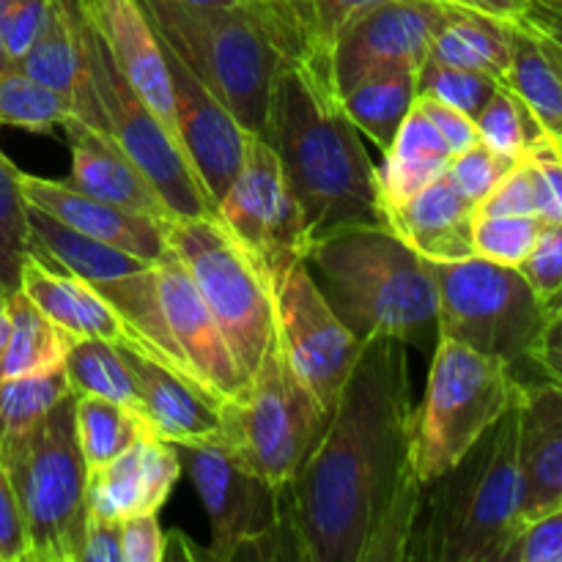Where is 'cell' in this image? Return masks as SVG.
Instances as JSON below:
<instances>
[{
	"label": "cell",
	"mask_w": 562,
	"mask_h": 562,
	"mask_svg": "<svg viewBox=\"0 0 562 562\" xmlns=\"http://www.w3.org/2000/svg\"><path fill=\"white\" fill-rule=\"evenodd\" d=\"M80 75L71 93V115L108 135L168 203L176 217H217V206L203 190L173 132L140 99L115 66L108 44L77 5Z\"/></svg>",
	"instance_id": "8992f818"
},
{
	"label": "cell",
	"mask_w": 562,
	"mask_h": 562,
	"mask_svg": "<svg viewBox=\"0 0 562 562\" xmlns=\"http://www.w3.org/2000/svg\"><path fill=\"white\" fill-rule=\"evenodd\" d=\"M538 192V217L543 223H562V143L543 132L525 151Z\"/></svg>",
	"instance_id": "b9f144b4"
},
{
	"label": "cell",
	"mask_w": 562,
	"mask_h": 562,
	"mask_svg": "<svg viewBox=\"0 0 562 562\" xmlns=\"http://www.w3.org/2000/svg\"><path fill=\"white\" fill-rule=\"evenodd\" d=\"M450 159H453V151L442 140L431 119L417 108L415 99V108L401 124L393 146L384 151L382 168H376L382 214L384 209L409 201L428 181L442 176Z\"/></svg>",
	"instance_id": "83f0119b"
},
{
	"label": "cell",
	"mask_w": 562,
	"mask_h": 562,
	"mask_svg": "<svg viewBox=\"0 0 562 562\" xmlns=\"http://www.w3.org/2000/svg\"><path fill=\"white\" fill-rule=\"evenodd\" d=\"M530 27H532V25H530ZM536 33H538V31H536ZM538 36H541V44H543V49H547L549 60H552V64H554V69H558L560 75H562V47H560V44H554L552 38L543 36V33H538Z\"/></svg>",
	"instance_id": "9f6ffc18"
},
{
	"label": "cell",
	"mask_w": 562,
	"mask_h": 562,
	"mask_svg": "<svg viewBox=\"0 0 562 562\" xmlns=\"http://www.w3.org/2000/svg\"><path fill=\"white\" fill-rule=\"evenodd\" d=\"M530 366H536L547 379L562 384V318H549L541 338L530 351Z\"/></svg>",
	"instance_id": "816d5d0a"
},
{
	"label": "cell",
	"mask_w": 562,
	"mask_h": 562,
	"mask_svg": "<svg viewBox=\"0 0 562 562\" xmlns=\"http://www.w3.org/2000/svg\"><path fill=\"white\" fill-rule=\"evenodd\" d=\"M75 428L82 461L91 475L119 459L143 431H148V423L146 417L115 401L99 398V395H77Z\"/></svg>",
	"instance_id": "d6a6232c"
},
{
	"label": "cell",
	"mask_w": 562,
	"mask_h": 562,
	"mask_svg": "<svg viewBox=\"0 0 562 562\" xmlns=\"http://www.w3.org/2000/svg\"><path fill=\"white\" fill-rule=\"evenodd\" d=\"M217 217L267 272L278 278L296 261H305L307 239L300 206L285 184L278 151L263 137L250 135L245 162L217 206Z\"/></svg>",
	"instance_id": "9a60e30c"
},
{
	"label": "cell",
	"mask_w": 562,
	"mask_h": 562,
	"mask_svg": "<svg viewBox=\"0 0 562 562\" xmlns=\"http://www.w3.org/2000/svg\"><path fill=\"white\" fill-rule=\"evenodd\" d=\"M472 220L475 203L461 195L448 173L428 181L409 201L384 209V225L431 263L464 261L475 256Z\"/></svg>",
	"instance_id": "d4e9b609"
},
{
	"label": "cell",
	"mask_w": 562,
	"mask_h": 562,
	"mask_svg": "<svg viewBox=\"0 0 562 562\" xmlns=\"http://www.w3.org/2000/svg\"><path fill=\"white\" fill-rule=\"evenodd\" d=\"M503 86L492 75H483L475 69H461V66H448L442 60L426 58L417 69V97L437 99V102L450 104L461 110L470 119H475L494 91Z\"/></svg>",
	"instance_id": "f35d334b"
},
{
	"label": "cell",
	"mask_w": 562,
	"mask_h": 562,
	"mask_svg": "<svg viewBox=\"0 0 562 562\" xmlns=\"http://www.w3.org/2000/svg\"><path fill=\"white\" fill-rule=\"evenodd\" d=\"M263 140L278 151L311 245L351 225H384L376 165L340 102L333 53L285 49Z\"/></svg>",
	"instance_id": "7a4b0ae2"
},
{
	"label": "cell",
	"mask_w": 562,
	"mask_h": 562,
	"mask_svg": "<svg viewBox=\"0 0 562 562\" xmlns=\"http://www.w3.org/2000/svg\"><path fill=\"white\" fill-rule=\"evenodd\" d=\"M27 201L22 195L20 168L0 151V289H20V269L31 252Z\"/></svg>",
	"instance_id": "8d00e7d4"
},
{
	"label": "cell",
	"mask_w": 562,
	"mask_h": 562,
	"mask_svg": "<svg viewBox=\"0 0 562 562\" xmlns=\"http://www.w3.org/2000/svg\"><path fill=\"white\" fill-rule=\"evenodd\" d=\"M439 3H459V0H439Z\"/></svg>",
	"instance_id": "91938a15"
},
{
	"label": "cell",
	"mask_w": 562,
	"mask_h": 562,
	"mask_svg": "<svg viewBox=\"0 0 562 562\" xmlns=\"http://www.w3.org/2000/svg\"><path fill=\"white\" fill-rule=\"evenodd\" d=\"M165 49L170 88H173L176 132L190 159L192 170L201 179L203 190L214 206L225 198L245 162V148L250 132L236 121V115L209 91L201 77L176 53Z\"/></svg>",
	"instance_id": "2e32d148"
},
{
	"label": "cell",
	"mask_w": 562,
	"mask_h": 562,
	"mask_svg": "<svg viewBox=\"0 0 562 562\" xmlns=\"http://www.w3.org/2000/svg\"><path fill=\"white\" fill-rule=\"evenodd\" d=\"M27 223H31V252L38 261L53 269H64L91 285L132 329L143 355L203 387L192 373L187 357L181 355L168 327V318H165L157 263L88 239L36 206L27 209Z\"/></svg>",
	"instance_id": "30bf717a"
},
{
	"label": "cell",
	"mask_w": 562,
	"mask_h": 562,
	"mask_svg": "<svg viewBox=\"0 0 562 562\" xmlns=\"http://www.w3.org/2000/svg\"><path fill=\"white\" fill-rule=\"evenodd\" d=\"M519 272L543 307L558 300L562 294V223H543L530 256L519 263Z\"/></svg>",
	"instance_id": "7bdbcfd3"
},
{
	"label": "cell",
	"mask_w": 562,
	"mask_h": 562,
	"mask_svg": "<svg viewBox=\"0 0 562 562\" xmlns=\"http://www.w3.org/2000/svg\"><path fill=\"white\" fill-rule=\"evenodd\" d=\"M69 115L71 99H66L64 93L36 82L16 64L0 71V126L47 135L60 130Z\"/></svg>",
	"instance_id": "e575fe53"
},
{
	"label": "cell",
	"mask_w": 562,
	"mask_h": 562,
	"mask_svg": "<svg viewBox=\"0 0 562 562\" xmlns=\"http://www.w3.org/2000/svg\"><path fill=\"white\" fill-rule=\"evenodd\" d=\"M439 0H379L338 33L333 47V75L338 93L349 91L368 71L384 64H412L428 58Z\"/></svg>",
	"instance_id": "e0dca14e"
},
{
	"label": "cell",
	"mask_w": 562,
	"mask_h": 562,
	"mask_svg": "<svg viewBox=\"0 0 562 562\" xmlns=\"http://www.w3.org/2000/svg\"><path fill=\"white\" fill-rule=\"evenodd\" d=\"M11 333L0 357V379L38 376V373L60 371L69 357L75 335L49 322L20 289L9 294Z\"/></svg>",
	"instance_id": "f546056e"
},
{
	"label": "cell",
	"mask_w": 562,
	"mask_h": 562,
	"mask_svg": "<svg viewBox=\"0 0 562 562\" xmlns=\"http://www.w3.org/2000/svg\"><path fill=\"white\" fill-rule=\"evenodd\" d=\"M20 184L22 195H25V201L31 206L42 209L44 214L58 220L66 228L88 236V239L119 247V250L140 256L151 263H162L170 256L162 220H154L148 214L126 212V209L113 206V203H104L99 198L75 190L66 181L42 179V176L22 173V170Z\"/></svg>",
	"instance_id": "d6986e66"
},
{
	"label": "cell",
	"mask_w": 562,
	"mask_h": 562,
	"mask_svg": "<svg viewBox=\"0 0 562 562\" xmlns=\"http://www.w3.org/2000/svg\"><path fill=\"white\" fill-rule=\"evenodd\" d=\"M459 3L483 11L488 16H497V20L521 22L527 16V11H530L532 0H459Z\"/></svg>",
	"instance_id": "db71d44e"
},
{
	"label": "cell",
	"mask_w": 562,
	"mask_h": 562,
	"mask_svg": "<svg viewBox=\"0 0 562 562\" xmlns=\"http://www.w3.org/2000/svg\"><path fill=\"white\" fill-rule=\"evenodd\" d=\"M547 313H549V318H562V294L547 307Z\"/></svg>",
	"instance_id": "680465c9"
},
{
	"label": "cell",
	"mask_w": 562,
	"mask_h": 562,
	"mask_svg": "<svg viewBox=\"0 0 562 562\" xmlns=\"http://www.w3.org/2000/svg\"><path fill=\"white\" fill-rule=\"evenodd\" d=\"M541 228V217L475 214V220H472V250L477 258L519 269V263L530 256Z\"/></svg>",
	"instance_id": "ab89813d"
},
{
	"label": "cell",
	"mask_w": 562,
	"mask_h": 562,
	"mask_svg": "<svg viewBox=\"0 0 562 562\" xmlns=\"http://www.w3.org/2000/svg\"><path fill=\"white\" fill-rule=\"evenodd\" d=\"M505 562H562V505L541 519L527 521L510 543Z\"/></svg>",
	"instance_id": "f6af8a7d"
},
{
	"label": "cell",
	"mask_w": 562,
	"mask_h": 562,
	"mask_svg": "<svg viewBox=\"0 0 562 562\" xmlns=\"http://www.w3.org/2000/svg\"><path fill=\"white\" fill-rule=\"evenodd\" d=\"M514 165L516 159L503 157V154H497L494 148H488L486 143L477 140L475 146H470L467 151L453 154V159L448 162L445 173H448L450 181L459 187L461 195L470 198L477 209V203L503 181V176L508 173Z\"/></svg>",
	"instance_id": "60d3db41"
},
{
	"label": "cell",
	"mask_w": 562,
	"mask_h": 562,
	"mask_svg": "<svg viewBox=\"0 0 562 562\" xmlns=\"http://www.w3.org/2000/svg\"><path fill=\"white\" fill-rule=\"evenodd\" d=\"M412 412L406 340H362L322 442L289 483L305 562H406L423 488Z\"/></svg>",
	"instance_id": "6da1fadb"
},
{
	"label": "cell",
	"mask_w": 562,
	"mask_h": 562,
	"mask_svg": "<svg viewBox=\"0 0 562 562\" xmlns=\"http://www.w3.org/2000/svg\"><path fill=\"white\" fill-rule=\"evenodd\" d=\"M417 108L431 119V124L437 126V132L442 135V140L448 143V148L453 154L467 151V148L475 146V143L481 140V137H477L475 119H470V115L461 113V110L428 97H417Z\"/></svg>",
	"instance_id": "681fc988"
},
{
	"label": "cell",
	"mask_w": 562,
	"mask_h": 562,
	"mask_svg": "<svg viewBox=\"0 0 562 562\" xmlns=\"http://www.w3.org/2000/svg\"><path fill=\"white\" fill-rule=\"evenodd\" d=\"M329 417L272 338L241 393L223 404V442L269 483L289 486L322 442Z\"/></svg>",
	"instance_id": "7c38bea8"
},
{
	"label": "cell",
	"mask_w": 562,
	"mask_h": 562,
	"mask_svg": "<svg viewBox=\"0 0 562 562\" xmlns=\"http://www.w3.org/2000/svg\"><path fill=\"white\" fill-rule=\"evenodd\" d=\"M510 25L461 3H442L428 58L475 69L503 82L510 66Z\"/></svg>",
	"instance_id": "4316f807"
},
{
	"label": "cell",
	"mask_w": 562,
	"mask_h": 562,
	"mask_svg": "<svg viewBox=\"0 0 562 562\" xmlns=\"http://www.w3.org/2000/svg\"><path fill=\"white\" fill-rule=\"evenodd\" d=\"M521 519L536 521L562 505V384L519 382Z\"/></svg>",
	"instance_id": "7402d4cb"
},
{
	"label": "cell",
	"mask_w": 562,
	"mask_h": 562,
	"mask_svg": "<svg viewBox=\"0 0 562 562\" xmlns=\"http://www.w3.org/2000/svg\"><path fill=\"white\" fill-rule=\"evenodd\" d=\"M157 278L168 327L179 344L181 355L190 362L195 379L206 393H212L223 404L236 398L250 376L231 351L217 318L203 302L201 291L195 289L184 263L170 252L162 263H157Z\"/></svg>",
	"instance_id": "ac0fdd59"
},
{
	"label": "cell",
	"mask_w": 562,
	"mask_h": 562,
	"mask_svg": "<svg viewBox=\"0 0 562 562\" xmlns=\"http://www.w3.org/2000/svg\"><path fill=\"white\" fill-rule=\"evenodd\" d=\"M143 401V417L170 445H201L223 439V401L159 366L143 351L119 346Z\"/></svg>",
	"instance_id": "603a6c76"
},
{
	"label": "cell",
	"mask_w": 562,
	"mask_h": 562,
	"mask_svg": "<svg viewBox=\"0 0 562 562\" xmlns=\"http://www.w3.org/2000/svg\"><path fill=\"white\" fill-rule=\"evenodd\" d=\"M77 562H124V549H121V521H110L102 519V516L88 514Z\"/></svg>",
	"instance_id": "f907efd6"
},
{
	"label": "cell",
	"mask_w": 562,
	"mask_h": 562,
	"mask_svg": "<svg viewBox=\"0 0 562 562\" xmlns=\"http://www.w3.org/2000/svg\"><path fill=\"white\" fill-rule=\"evenodd\" d=\"M181 475L176 445L148 428L119 459L88 475V514L124 521L140 514H159Z\"/></svg>",
	"instance_id": "ffe728a7"
},
{
	"label": "cell",
	"mask_w": 562,
	"mask_h": 562,
	"mask_svg": "<svg viewBox=\"0 0 562 562\" xmlns=\"http://www.w3.org/2000/svg\"><path fill=\"white\" fill-rule=\"evenodd\" d=\"M11 316H9V291L0 289V357H3L5 344H9Z\"/></svg>",
	"instance_id": "11a10c76"
},
{
	"label": "cell",
	"mask_w": 562,
	"mask_h": 562,
	"mask_svg": "<svg viewBox=\"0 0 562 562\" xmlns=\"http://www.w3.org/2000/svg\"><path fill=\"white\" fill-rule=\"evenodd\" d=\"M514 368L437 338L423 401L412 412V467L420 483L456 464L519 395Z\"/></svg>",
	"instance_id": "ba28073f"
},
{
	"label": "cell",
	"mask_w": 562,
	"mask_h": 562,
	"mask_svg": "<svg viewBox=\"0 0 562 562\" xmlns=\"http://www.w3.org/2000/svg\"><path fill=\"white\" fill-rule=\"evenodd\" d=\"M77 393L0 445L27 536V562H77L88 521V470L77 445Z\"/></svg>",
	"instance_id": "52a82bcc"
},
{
	"label": "cell",
	"mask_w": 562,
	"mask_h": 562,
	"mask_svg": "<svg viewBox=\"0 0 562 562\" xmlns=\"http://www.w3.org/2000/svg\"><path fill=\"white\" fill-rule=\"evenodd\" d=\"M503 86L530 108L543 132L562 143V75L525 20L510 25V66Z\"/></svg>",
	"instance_id": "4dcf8cb0"
},
{
	"label": "cell",
	"mask_w": 562,
	"mask_h": 562,
	"mask_svg": "<svg viewBox=\"0 0 562 562\" xmlns=\"http://www.w3.org/2000/svg\"><path fill=\"white\" fill-rule=\"evenodd\" d=\"M272 289L274 338L291 371L333 415L338 395L362 351V340L338 318L305 261H296Z\"/></svg>",
	"instance_id": "5bb4252c"
},
{
	"label": "cell",
	"mask_w": 562,
	"mask_h": 562,
	"mask_svg": "<svg viewBox=\"0 0 562 562\" xmlns=\"http://www.w3.org/2000/svg\"><path fill=\"white\" fill-rule=\"evenodd\" d=\"M170 252L184 263L203 302L217 318L231 351L250 376L274 338L272 289L269 278L223 220L170 217L162 220Z\"/></svg>",
	"instance_id": "8fae6325"
},
{
	"label": "cell",
	"mask_w": 562,
	"mask_h": 562,
	"mask_svg": "<svg viewBox=\"0 0 562 562\" xmlns=\"http://www.w3.org/2000/svg\"><path fill=\"white\" fill-rule=\"evenodd\" d=\"M0 562H27L25 525L3 464H0Z\"/></svg>",
	"instance_id": "c3c4849f"
},
{
	"label": "cell",
	"mask_w": 562,
	"mask_h": 562,
	"mask_svg": "<svg viewBox=\"0 0 562 562\" xmlns=\"http://www.w3.org/2000/svg\"><path fill=\"white\" fill-rule=\"evenodd\" d=\"M66 393H71V387L64 368L38 376L0 379V445L42 420Z\"/></svg>",
	"instance_id": "d590c367"
},
{
	"label": "cell",
	"mask_w": 562,
	"mask_h": 562,
	"mask_svg": "<svg viewBox=\"0 0 562 562\" xmlns=\"http://www.w3.org/2000/svg\"><path fill=\"white\" fill-rule=\"evenodd\" d=\"M477 137L497 154L521 159L532 140L543 135V126L530 113L525 102L510 88L499 86L486 108L475 115Z\"/></svg>",
	"instance_id": "74e56055"
},
{
	"label": "cell",
	"mask_w": 562,
	"mask_h": 562,
	"mask_svg": "<svg viewBox=\"0 0 562 562\" xmlns=\"http://www.w3.org/2000/svg\"><path fill=\"white\" fill-rule=\"evenodd\" d=\"M439 289L437 338L519 368L530 362L549 313L516 267L464 258L434 263Z\"/></svg>",
	"instance_id": "4fadbf2b"
},
{
	"label": "cell",
	"mask_w": 562,
	"mask_h": 562,
	"mask_svg": "<svg viewBox=\"0 0 562 562\" xmlns=\"http://www.w3.org/2000/svg\"><path fill=\"white\" fill-rule=\"evenodd\" d=\"M305 263L355 338L395 335L406 346H426L437 335L434 263L417 256L387 225L335 231L307 247Z\"/></svg>",
	"instance_id": "5b68a950"
},
{
	"label": "cell",
	"mask_w": 562,
	"mask_h": 562,
	"mask_svg": "<svg viewBox=\"0 0 562 562\" xmlns=\"http://www.w3.org/2000/svg\"><path fill=\"white\" fill-rule=\"evenodd\" d=\"M417 99V66L384 64L368 71L360 82L340 93L346 115L351 124L371 137L382 154L393 146L401 124L415 108Z\"/></svg>",
	"instance_id": "f1b7e54d"
},
{
	"label": "cell",
	"mask_w": 562,
	"mask_h": 562,
	"mask_svg": "<svg viewBox=\"0 0 562 562\" xmlns=\"http://www.w3.org/2000/svg\"><path fill=\"white\" fill-rule=\"evenodd\" d=\"M179 3H187V5H234V3H241V0H179Z\"/></svg>",
	"instance_id": "6f0895ef"
},
{
	"label": "cell",
	"mask_w": 562,
	"mask_h": 562,
	"mask_svg": "<svg viewBox=\"0 0 562 562\" xmlns=\"http://www.w3.org/2000/svg\"><path fill=\"white\" fill-rule=\"evenodd\" d=\"M77 5L104 38L115 66L179 140L165 49L140 0H77Z\"/></svg>",
	"instance_id": "44dd1931"
},
{
	"label": "cell",
	"mask_w": 562,
	"mask_h": 562,
	"mask_svg": "<svg viewBox=\"0 0 562 562\" xmlns=\"http://www.w3.org/2000/svg\"><path fill=\"white\" fill-rule=\"evenodd\" d=\"M475 214H519L538 217V192L532 170L525 159H516L514 168L503 176L497 187L477 203Z\"/></svg>",
	"instance_id": "ee69618b"
},
{
	"label": "cell",
	"mask_w": 562,
	"mask_h": 562,
	"mask_svg": "<svg viewBox=\"0 0 562 562\" xmlns=\"http://www.w3.org/2000/svg\"><path fill=\"white\" fill-rule=\"evenodd\" d=\"M60 130H64L71 151V173L69 179H64L66 184L104 203L126 209V212L148 214L154 220L170 217V209L162 195L108 135L75 115H69Z\"/></svg>",
	"instance_id": "cb8c5ba5"
},
{
	"label": "cell",
	"mask_w": 562,
	"mask_h": 562,
	"mask_svg": "<svg viewBox=\"0 0 562 562\" xmlns=\"http://www.w3.org/2000/svg\"><path fill=\"white\" fill-rule=\"evenodd\" d=\"M168 536L159 527L157 514H140L121 521L124 562H165Z\"/></svg>",
	"instance_id": "bcb514c9"
},
{
	"label": "cell",
	"mask_w": 562,
	"mask_h": 562,
	"mask_svg": "<svg viewBox=\"0 0 562 562\" xmlns=\"http://www.w3.org/2000/svg\"><path fill=\"white\" fill-rule=\"evenodd\" d=\"M16 66L36 82L71 99L80 75L77 0H49L42 31Z\"/></svg>",
	"instance_id": "1f68e13d"
},
{
	"label": "cell",
	"mask_w": 562,
	"mask_h": 562,
	"mask_svg": "<svg viewBox=\"0 0 562 562\" xmlns=\"http://www.w3.org/2000/svg\"><path fill=\"white\" fill-rule=\"evenodd\" d=\"M20 291L49 318L75 335L77 340L97 338L113 346L137 349L132 329L121 322L119 313L75 274L53 269L27 252L20 269ZM140 351V349H137Z\"/></svg>",
	"instance_id": "484cf974"
},
{
	"label": "cell",
	"mask_w": 562,
	"mask_h": 562,
	"mask_svg": "<svg viewBox=\"0 0 562 562\" xmlns=\"http://www.w3.org/2000/svg\"><path fill=\"white\" fill-rule=\"evenodd\" d=\"M373 3H379V0H302V9H305L311 31L316 33L318 42L333 49L338 33Z\"/></svg>",
	"instance_id": "7dc6e473"
},
{
	"label": "cell",
	"mask_w": 562,
	"mask_h": 562,
	"mask_svg": "<svg viewBox=\"0 0 562 562\" xmlns=\"http://www.w3.org/2000/svg\"><path fill=\"white\" fill-rule=\"evenodd\" d=\"M64 371L71 393L99 395V398L115 401V404L143 415V401L137 393L135 376L126 368L119 346L97 338L77 340L66 357Z\"/></svg>",
	"instance_id": "836d02e7"
},
{
	"label": "cell",
	"mask_w": 562,
	"mask_h": 562,
	"mask_svg": "<svg viewBox=\"0 0 562 562\" xmlns=\"http://www.w3.org/2000/svg\"><path fill=\"white\" fill-rule=\"evenodd\" d=\"M521 527L519 406L514 401L450 470L423 483L406 562H505Z\"/></svg>",
	"instance_id": "3957f363"
},
{
	"label": "cell",
	"mask_w": 562,
	"mask_h": 562,
	"mask_svg": "<svg viewBox=\"0 0 562 562\" xmlns=\"http://www.w3.org/2000/svg\"><path fill=\"white\" fill-rule=\"evenodd\" d=\"M525 22L562 47V0H532Z\"/></svg>",
	"instance_id": "f5cc1de1"
},
{
	"label": "cell",
	"mask_w": 562,
	"mask_h": 562,
	"mask_svg": "<svg viewBox=\"0 0 562 562\" xmlns=\"http://www.w3.org/2000/svg\"><path fill=\"white\" fill-rule=\"evenodd\" d=\"M159 42L179 55L250 135L267 137L291 11L285 0L187 5L140 0Z\"/></svg>",
	"instance_id": "277c9868"
},
{
	"label": "cell",
	"mask_w": 562,
	"mask_h": 562,
	"mask_svg": "<svg viewBox=\"0 0 562 562\" xmlns=\"http://www.w3.org/2000/svg\"><path fill=\"white\" fill-rule=\"evenodd\" d=\"M176 450L206 508L212 527L209 560H305L291 519L289 486H274L258 475L223 439L176 445Z\"/></svg>",
	"instance_id": "9c48e42d"
}]
</instances>
